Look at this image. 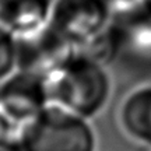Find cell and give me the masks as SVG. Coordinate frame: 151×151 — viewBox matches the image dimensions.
<instances>
[{"mask_svg":"<svg viewBox=\"0 0 151 151\" xmlns=\"http://www.w3.org/2000/svg\"><path fill=\"white\" fill-rule=\"evenodd\" d=\"M49 101L70 112L90 119L106 105L111 78L105 65L77 52L67 65L46 80Z\"/></svg>","mask_w":151,"mask_h":151,"instance_id":"obj_1","label":"cell"},{"mask_svg":"<svg viewBox=\"0 0 151 151\" xmlns=\"http://www.w3.org/2000/svg\"><path fill=\"white\" fill-rule=\"evenodd\" d=\"M113 13L104 0H55L49 25L77 52L106 63L108 31Z\"/></svg>","mask_w":151,"mask_h":151,"instance_id":"obj_2","label":"cell"},{"mask_svg":"<svg viewBox=\"0 0 151 151\" xmlns=\"http://www.w3.org/2000/svg\"><path fill=\"white\" fill-rule=\"evenodd\" d=\"M106 63L132 77H151V16L141 7L113 16Z\"/></svg>","mask_w":151,"mask_h":151,"instance_id":"obj_3","label":"cell"},{"mask_svg":"<svg viewBox=\"0 0 151 151\" xmlns=\"http://www.w3.org/2000/svg\"><path fill=\"white\" fill-rule=\"evenodd\" d=\"M24 151H95L88 119L49 104L31 124Z\"/></svg>","mask_w":151,"mask_h":151,"instance_id":"obj_4","label":"cell"},{"mask_svg":"<svg viewBox=\"0 0 151 151\" xmlns=\"http://www.w3.org/2000/svg\"><path fill=\"white\" fill-rule=\"evenodd\" d=\"M76 53L74 45L48 24L35 32L17 38V70L48 80Z\"/></svg>","mask_w":151,"mask_h":151,"instance_id":"obj_5","label":"cell"},{"mask_svg":"<svg viewBox=\"0 0 151 151\" xmlns=\"http://www.w3.org/2000/svg\"><path fill=\"white\" fill-rule=\"evenodd\" d=\"M49 101L46 80L16 70L0 83V108L28 124L45 111Z\"/></svg>","mask_w":151,"mask_h":151,"instance_id":"obj_6","label":"cell"},{"mask_svg":"<svg viewBox=\"0 0 151 151\" xmlns=\"http://www.w3.org/2000/svg\"><path fill=\"white\" fill-rule=\"evenodd\" d=\"M52 0H0V25L16 38L32 34L50 21Z\"/></svg>","mask_w":151,"mask_h":151,"instance_id":"obj_7","label":"cell"},{"mask_svg":"<svg viewBox=\"0 0 151 151\" xmlns=\"http://www.w3.org/2000/svg\"><path fill=\"white\" fill-rule=\"evenodd\" d=\"M120 122L130 137L151 146V84L127 95L120 108Z\"/></svg>","mask_w":151,"mask_h":151,"instance_id":"obj_8","label":"cell"},{"mask_svg":"<svg viewBox=\"0 0 151 151\" xmlns=\"http://www.w3.org/2000/svg\"><path fill=\"white\" fill-rule=\"evenodd\" d=\"M31 124L14 118L0 108V150L24 151Z\"/></svg>","mask_w":151,"mask_h":151,"instance_id":"obj_9","label":"cell"},{"mask_svg":"<svg viewBox=\"0 0 151 151\" xmlns=\"http://www.w3.org/2000/svg\"><path fill=\"white\" fill-rule=\"evenodd\" d=\"M17 70V38L0 25V83Z\"/></svg>","mask_w":151,"mask_h":151,"instance_id":"obj_10","label":"cell"},{"mask_svg":"<svg viewBox=\"0 0 151 151\" xmlns=\"http://www.w3.org/2000/svg\"><path fill=\"white\" fill-rule=\"evenodd\" d=\"M104 1L109 6L113 16L140 7V0H104Z\"/></svg>","mask_w":151,"mask_h":151,"instance_id":"obj_11","label":"cell"},{"mask_svg":"<svg viewBox=\"0 0 151 151\" xmlns=\"http://www.w3.org/2000/svg\"><path fill=\"white\" fill-rule=\"evenodd\" d=\"M140 7L151 16V0H140Z\"/></svg>","mask_w":151,"mask_h":151,"instance_id":"obj_12","label":"cell"},{"mask_svg":"<svg viewBox=\"0 0 151 151\" xmlns=\"http://www.w3.org/2000/svg\"><path fill=\"white\" fill-rule=\"evenodd\" d=\"M0 151H1V150H0Z\"/></svg>","mask_w":151,"mask_h":151,"instance_id":"obj_13","label":"cell"}]
</instances>
